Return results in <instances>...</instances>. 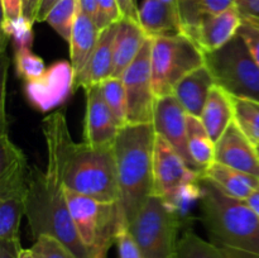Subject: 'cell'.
Segmentation results:
<instances>
[{"instance_id": "1", "label": "cell", "mask_w": 259, "mask_h": 258, "mask_svg": "<svg viewBox=\"0 0 259 258\" xmlns=\"http://www.w3.org/2000/svg\"><path fill=\"white\" fill-rule=\"evenodd\" d=\"M47 146V168L29 169L28 176L27 217L34 239L43 234L52 235L70 248L77 258H89L71 218L65 185L61 172V141L67 121L63 111L56 110L42 121Z\"/></svg>"}, {"instance_id": "2", "label": "cell", "mask_w": 259, "mask_h": 258, "mask_svg": "<svg viewBox=\"0 0 259 258\" xmlns=\"http://www.w3.org/2000/svg\"><path fill=\"white\" fill-rule=\"evenodd\" d=\"M201 220L209 240L225 258H259V218L247 202L234 199L201 177Z\"/></svg>"}, {"instance_id": "3", "label": "cell", "mask_w": 259, "mask_h": 258, "mask_svg": "<svg viewBox=\"0 0 259 258\" xmlns=\"http://www.w3.org/2000/svg\"><path fill=\"white\" fill-rule=\"evenodd\" d=\"M156 131L152 123L125 124L120 128L113 151L119 186V209L123 228L153 194V157Z\"/></svg>"}, {"instance_id": "4", "label": "cell", "mask_w": 259, "mask_h": 258, "mask_svg": "<svg viewBox=\"0 0 259 258\" xmlns=\"http://www.w3.org/2000/svg\"><path fill=\"white\" fill-rule=\"evenodd\" d=\"M61 172L66 189L100 201H119L113 147L95 148L85 142L76 143L68 126L61 141Z\"/></svg>"}, {"instance_id": "5", "label": "cell", "mask_w": 259, "mask_h": 258, "mask_svg": "<svg viewBox=\"0 0 259 258\" xmlns=\"http://www.w3.org/2000/svg\"><path fill=\"white\" fill-rule=\"evenodd\" d=\"M0 156V240L19 239V227L27 211L29 169L22 149L3 126Z\"/></svg>"}, {"instance_id": "6", "label": "cell", "mask_w": 259, "mask_h": 258, "mask_svg": "<svg viewBox=\"0 0 259 258\" xmlns=\"http://www.w3.org/2000/svg\"><path fill=\"white\" fill-rule=\"evenodd\" d=\"M71 218L89 258H106L123 228L118 202L100 201L65 187Z\"/></svg>"}, {"instance_id": "7", "label": "cell", "mask_w": 259, "mask_h": 258, "mask_svg": "<svg viewBox=\"0 0 259 258\" xmlns=\"http://www.w3.org/2000/svg\"><path fill=\"white\" fill-rule=\"evenodd\" d=\"M204 58L215 85L233 98L259 101V65L239 33L218 51L204 53Z\"/></svg>"}, {"instance_id": "8", "label": "cell", "mask_w": 259, "mask_h": 258, "mask_svg": "<svg viewBox=\"0 0 259 258\" xmlns=\"http://www.w3.org/2000/svg\"><path fill=\"white\" fill-rule=\"evenodd\" d=\"M151 39L152 81L156 98L172 95L181 78L205 65L202 51L184 33Z\"/></svg>"}, {"instance_id": "9", "label": "cell", "mask_w": 259, "mask_h": 258, "mask_svg": "<svg viewBox=\"0 0 259 258\" xmlns=\"http://www.w3.org/2000/svg\"><path fill=\"white\" fill-rule=\"evenodd\" d=\"M181 219L156 195L146 200L129 224L144 258H175Z\"/></svg>"}, {"instance_id": "10", "label": "cell", "mask_w": 259, "mask_h": 258, "mask_svg": "<svg viewBox=\"0 0 259 258\" xmlns=\"http://www.w3.org/2000/svg\"><path fill=\"white\" fill-rule=\"evenodd\" d=\"M152 39L148 38L136 60L121 76L126 95V124L153 121L156 95L152 81Z\"/></svg>"}, {"instance_id": "11", "label": "cell", "mask_w": 259, "mask_h": 258, "mask_svg": "<svg viewBox=\"0 0 259 258\" xmlns=\"http://www.w3.org/2000/svg\"><path fill=\"white\" fill-rule=\"evenodd\" d=\"M25 95L34 109L48 111L57 108L75 91V72L67 61H57L42 76L25 82Z\"/></svg>"}, {"instance_id": "12", "label": "cell", "mask_w": 259, "mask_h": 258, "mask_svg": "<svg viewBox=\"0 0 259 258\" xmlns=\"http://www.w3.org/2000/svg\"><path fill=\"white\" fill-rule=\"evenodd\" d=\"M202 172L192 169L181 154L164 138L157 134L153 157V194L166 197L174 190L187 182H197Z\"/></svg>"}, {"instance_id": "13", "label": "cell", "mask_w": 259, "mask_h": 258, "mask_svg": "<svg viewBox=\"0 0 259 258\" xmlns=\"http://www.w3.org/2000/svg\"><path fill=\"white\" fill-rule=\"evenodd\" d=\"M186 118L187 113L174 95L156 99L152 121L156 134L166 139L192 169L202 172L189 153Z\"/></svg>"}, {"instance_id": "14", "label": "cell", "mask_w": 259, "mask_h": 258, "mask_svg": "<svg viewBox=\"0 0 259 258\" xmlns=\"http://www.w3.org/2000/svg\"><path fill=\"white\" fill-rule=\"evenodd\" d=\"M83 142L95 148H111L120 131V124L106 105L100 86L86 89Z\"/></svg>"}, {"instance_id": "15", "label": "cell", "mask_w": 259, "mask_h": 258, "mask_svg": "<svg viewBox=\"0 0 259 258\" xmlns=\"http://www.w3.org/2000/svg\"><path fill=\"white\" fill-rule=\"evenodd\" d=\"M243 17L235 5L218 14L207 15L200 20L187 37L191 38L202 53L218 51L233 39L242 27Z\"/></svg>"}, {"instance_id": "16", "label": "cell", "mask_w": 259, "mask_h": 258, "mask_svg": "<svg viewBox=\"0 0 259 258\" xmlns=\"http://www.w3.org/2000/svg\"><path fill=\"white\" fill-rule=\"evenodd\" d=\"M215 162L259 179V149L233 121L217 142Z\"/></svg>"}, {"instance_id": "17", "label": "cell", "mask_w": 259, "mask_h": 258, "mask_svg": "<svg viewBox=\"0 0 259 258\" xmlns=\"http://www.w3.org/2000/svg\"><path fill=\"white\" fill-rule=\"evenodd\" d=\"M118 23L101 30L98 43L88 65L75 77V90L100 85L104 80L111 77L113 72V50Z\"/></svg>"}, {"instance_id": "18", "label": "cell", "mask_w": 259, "mask_h": 258, "mask_svg": "<svg viewBox=\"0 0 259 258\" xmlns=\"http://www.w3.org/2000/svg\"><path fill=\"white\" fill-rule=\"evenodd\" d=\"M139 24L149 38L182 33L177 3L143 0L139 7Z\"/></svg>"}, {"instance_id": "19", "label": "cell", "mask_w": 259, "mask_h": 258, "mask_svg": "<svg viewBox=\"0 0 259 258\" xmlns=\"http://www.w3.org/2000/svg\"><path fill=\"white\" fill-rule=\"evenodd\" d=\"M148 38L139 23L126 18H123L118 23V29L114 38L111 77L121 78L126 68L141 52Z\"/></svg>"}, {"instance_id": "20", "label": "cell", "mask_w": 259, "mask_h": 258, "mask_svg": "<svg viewBox=\"0 0 259 258\" xmlns=\"http://www.w3.org/2000/svg\"><path fill=\"white\" fill-rule=\"evenodd\" d=\"M214 85L212 75L204 65L181 78L174 88L172 95L179 100L187 114L200 118Z\"/></svg>"}, {"instance_id": "21", "label": "cell", "mask_w": 259, "mask_h": 258, "mask_svg": "<svg viewBox=\"0 0 259 258\" xmlns=\"http://www.w3.org/2000/svg\"><path fill=\"white\" fill-rule=\"evenodd\" d=\"M200 119L212 141L217 143L224 132L229 128L230 124L234 121L233 96L220 86H212Z\"/></svg>"}, {"instance_id": "22", "label": "cell", "mask_w": 259, "mask_h": 258, "mask_svg": "<svg viewBox=\"0 0 259 258\" xmlns=\"http://www.w3.org/2000/svg\"><path fill=\"white\" fill-rule=\"evenodd\" d=\"M100 30L94 19L86 15L78 8L77 17L73 25L70 45V63L75 72V77L85 68L98 43Z\"/></svg>"}, {"instance_id": "23", "label": "cell", "mask_w": 259, "mask_h": 258, "mask_svg": "<svg viewBox=\"0 0 259 258\" xmlns=\"http://www.w3.org/2000/svg\"><path fill=\"white\" fill-rule=\"evenodd\" d=\"M202 177L214 182L227 195L242 201H245L259 186L258 177L240 172L219 162H214L205 168Z\"/></svg>"}, {"instance_id": "24", "label": "cell", "mask_w": 259, "mask_h": 258, "mask_svg": "<svg viewBox=\"0 0 259 258\" xmlns=\"http://www.w3.org/2000/svg\"><path fill=\"white\" fill-rule=\"evenodd\" d=\"M187 147L192 161L204 172L215 162L217 143L212 141L199 116L187 114Z\"/></svg>"}, {"instance_id": "25", "label": "cell", "mask_w": 259, "mask_h": 258, "mask_svg": "<svg viewBox=\"0 0 259 258\" xmlns=\"http://www.w3.org/2000/svg\"><path fill=\"white\" fill-rule=\"evenodd\" d=\"M233 5H235V0H177L182 33L187 34L202 18L224 12Z\"/></svg>"}, {"instance_id": "26", "label": "cell", "mask_w": 259, "mask_h": 258, "mask_svg": "<svg viewBox=\"0 0 259 258\" xmlns=\"http://www.w3.org/2000/svg\"><path fill=\"white\" fill-rule=\"evenodd\" d=\"M234 123L240 131L259 147V101L253 99L233 98Z\"/></svg>"}, {"instance_id": "27", "label": "cell", "mask_w": 259, "mask_h": 258, "mask_svg": "<svg viewBox=\"0 0 259 258\" xmlns=\"http://www.w3.org/2000/svg\"><path fill=\"white\" fill-rule=\"evenodd\" d=\"M202 195H204V190H202L200 181H197L181 185L171 194L167 195L163 199L161 197V199L182 220V218L186 217L191 211L196 202L201 201Z\"/></svg>"}, {"instance_id": "28", "label": "cell", "mask_w": 259, "mask_h": 258, "mask_svg": "<svg viewBox=\"0 0 259 258\" xmlns=\"http://www.w3.org/2000/svg\"><path fill=\"white\" fill-rule=\"evenodd\" d=\"M77 12L78 0H60L48 13L45 22L48 23L61 38L70 42Z\"/></svg>"}, {"instance_id": "29", "label": "cell", "mask_w": 259, "mask_h": 258, "mask_svg": "<svg viewBox=\"0 0 259 258\" xmlns=\"http://www.w3.org/2000/svg\"><path fill=\"white\" fill-rule=\"evenodd\" d=\"M175 258H225L211 242L204 240L192 230H186L177 242Z\"/></svg>"}, {"instance_id": "30", "label": "cell", "mask_w": 259, "mask_h": 258, "mask_svg": "<svg viewBox=\"0 0 259 258\" xmlns=\"http://www.w3.org/2000/svg\"><path fill=\"white\" fill-rule=\"evenodd\" d=\"M100 90L106 105L114 114L120 126L126 124V95L120 77H109L100 83Z\"/></svg>"}, {"instance_id": "31", "label": "cell", "mask_w": 259, "mask_h": 258, "mask_svg": "<svg viewBox=\"0 0 259 258\" xmlns=\"http://www.w3.org/2000/svg\"><path fill=\"white\" fill-rule=\"evenodd\" d=\"M14 63L17 75L25 82L35 80L47 70L45 61L33 53L32 47H15Z\"/></svg>"}, {"instance_id": "32", "label": "cell", "mask_w": 259, "mask_h": 258, "mask_svg": "<svg viewBox=\"0 0 259 258\" xmlns=\"http://www.w3.org/2000/svg\"><path fill=\"white\" fill-rule=\"evenodd\" d=\"M34 258H77L75 253L52 235L43 234L29 248Z\"/></svg>"}, {"instance_id": "33", "label": "cell", "mask_w": 259, "mask_h": 258, "mask_svg": "<svg viewBox=\"0 0 259 258\" xmlns=\"http://www.w3.org/2000/svg\"><path fill=\"white\" fill-rule=\"evenodd\" d=\"M4 35L12 38L15 47H32L33 24L23 15L9 22H2Z\"/></svg>"}, {"instance_id": "34", "label": "cell", "mask_w": 259, "mask_h": 258, "mask_svg": "<svg viewBox=\"0 0 259 258\" xmlns=\"http://www.w3.org/2000/svg\"><path fill=\"white\" fill-rule=\"evenodd\" d=\"M123 19V14L119 8L118 0H98V14L95 24L98 29L104 30L110 25Z\"/></svg>"}, {"instance_id": "35", "label": "cell", "mask_w": 259, "mask_h": 258, "mask_svg": "<svg viewBox=\"0 0 259 258\" xmlns=\"http://www.w3.org/2000/svg\"><path fill=\"white\" fill-rule=\"evenodd\" d=\"M115 244L119 258H144L128 228H121L116 234Z\"/></svg>"}, {"instance_id": "36", "label": "cell", "mask_w": 259, "mask_h": 258, "mask_svg": "<svg viewBox=\"0 0 259 258\" xmlns=\"http://www.w3.org/2000/svg\"><path fill=\"white\" fill-rule=\"evenodd\" d=\"M238 33L244 38L248 47L252 51L253 56H254L255 61H257L259 65V27L255 25L254 23L243 18L242 27L239 28V32Z\"/></svg>"}, {"instance_id": "37", "label": "cell", "mask_w": 259, "mask_h": 258, "mask_svg": "<svg viewBox=\"0 0 259 258\" xmlns=\"http://www.w3.org/2000/svg\"><path fill=\"white\" fill-rule=\"evenodd\" d=\"M2 22H9L23 17V0H2Z\"/></svg>"}, {"instance_id": "38", "label": "cell", "mask_w": 259, "mask_h": 258, "mask_svg": "<svg viewBox=\"0 0 259 258\" xmlns=\"http://www.w3.org/2000/svg\"><path fill=\"white\" fill-rule=\"evenodd\" d=\"M22 249L20 239L0 240V258H19Z\"/></svg>"}, {"instance_id": "39", "label": "cell", "mask_w": 259, "mask_h": 258, "mask_svg": "<svg viewBox=\"0 0 259 258\" xmlns=\"http://www.w3.org/2000/svg\"><path fill=\"white\" fill-rule=\"evenodd\" d=\"M118 4L123 18L139 23V8L137 0H118Z\"/></svg>"}, {"instance_id": "40", "label": "cell", "mask_w": 259, "mask_h": 258, "mask_svg": "<svg viewBox=\"0 0 259 258\" xmlns=\"http://www.w3.org/2000/svg\"><path fill=\"white\" fill-rule=\"evenodd\" d=\"M235 7L242 17L259 18V0H235Z\"/></svg>"}, {"instance_id": "41", "label": "cell", "mask_w": 259, "mask_h": 258, "mask_svg": "<svg viewBox=\"0 0 259 258\" xmlns=\"http://www.w3.org/2000/svg\"><path fill=\"white\" fill-rule=\"evenodd\" d=\"M42 0H23V15L29 20L32 24L37 23L38 9Z\"/></svg>"}, {"instance_id": "42", "label": "cell", "mask_w": 259, "mask_h": 258, "mask_svg": "<svg viewBox=\"0 0 259 258\" xmlns=\"http://www.w3.org/2000/svg\"><path fill=\"white\" fill-rule=\"evenodd\" d=\"M78 8L95 22L98 14V0H78Z\"/></svg>"}, {"instance_id": "43", "label": "cell", "mask_w": 259, "mask_h": 258, "mask_svg": "<svg viewBox=\"0 0 259 258\" xmlns=\"http://www.w3.org/2000/svg\"><path fill=\"white\" fill-rule=\"evenodd\" d=\"M58 2H60V0H42L39 5V9H38L37 22H45L48 13L52 10V8L55 7Z\"/></svg>"}, {"instance_id": "44", "label": "cell", "mask_w": 259, "mask_h": 258, "mask_svg": "<svg viewBox=\"0 0 259 258\" xmlns=\"http://www.w3.org/2000/svg\"><path fill=\"white\" fill-rule=\"evenodd\" d=\"M245 202H247L248 206H249L250 209L254 211V214L259 218V186L249 195V197L245 200Z\"/></svg>"}, {"instance_id": "45", "label": "cell", "mask_w": 259, "mask_h": 258, "mask_svg": "<svg viewBox=\"0 0 259 258\" xmlns=\"http://www.w3.org/2000/svg\"><path fill=\"white\" fill-rule=\"evenodd\" d=\"M19 258H34V257H33V254H32V252H30V249H22Z\"/></svg>"}, {"instance_id": "46", "label": "cell", "mask_w": 259, "mask_h": 258, "mask_svg": "<svg viewBox=\"0 0 259 258\" xmlns=\"http://www.w3.org/2000/svg\"><path fill=\"white\" fill-rule=\"evenodd\" d=\"M243 18L248 19V20H249V22L254 23L255 25H258V27H259V18L258 17H243Z\"/></svg>"}, {"instance_id": "47", "label": "cell", "mask_w": 259, "mask_h": 258, "mask_svg": "<svg viewBox=\"0 0 259 258\" xmlns=\"http://www.w3.org/2000/svg\"><path fill=\"white\" fill-rule=\"evenodd\" d=\"M164 3H177V0H162Z\"/></svg>"}, {"instance_id": "48", "label": "cell", "mask_w": 259, "mask_h": 258, "mask_svg": "<svg viewBox=\"0 0 259 258\" xmlns=\"http://www.w3.org/2000/svg\"><path fill=\"white\" fill-rule=\"evenodd\" d=\"M258 149H259V147H258Z\"/></svg>"}]
</instances>
